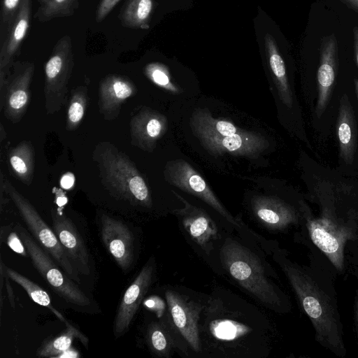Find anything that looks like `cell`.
<instances>
[{
	"label": "cell",
	"instance_id": "obj_42",
	"mask_svg": "<svg viewBox=\"0 0 358 358\" xmlns=\"http://www.w3.org/2000/svg\"><path fill=\"white\" fill-rule=\"evenodd\" d=\"M12 231L11 226H4L1 227L0 229V243L1 244L3 241L6 237V235H8L10 232V231Z\"/></svg>",
	"mask_w": 358,
	"mask_h": 358
},
{
	"label": "cell",
	"instance_id": "obj_25",
	"mask_svg": "<svg viewBox=\"0 0 358 358\" xmlns=\"http://www.w3.org/2000/svg\"><path fill=\"white\" fill-rule=\"evenodd\" d=\"M264 45L269 66L272 71L278 94L283 103L289 108L293 103L284 60L278 50L276 42L270 34L264 36Z\"/></svg>",
	"mask_w": 358,
	"mask_h": 358
},
{
	"label": "cell",
	"instance_id": "obj_28",
	"mask_svg": "<svg viewBox=\"0 0 358 358\" xmlns=\"http://www.w3.org/2000/svg\"><path fill=\"white\" fill-rule=\"evenodd\" d=\"M76 338H78L86 348H88L87 338L73 324H71L66 326V329L59 334L45 340L37 349L36 355L38 357H52L60 355L71 348Z\"/></svg>",
	"mask_w": 358,
	"mask_h": 358
},
{
	"label": "cell",
	"instance_id": "obj_10",
	"mask_svg": "<svg viewBox=\"0 0 358 358\" xmlns=\"http://www.w3.org/2000/svg\"><path fill=\"white\" fill-rule=\"evenodd\" d=\"M303 216L301 229L306 235L308 244L313 246L324 256L333 266L338 275L346 276L350 273V266L346 257L348 241L326 227L314 216L307 204L299 200Z\"/></svg>",
	"mask_w": 358,
	"mask_h": 358
},
{
	"label": "cell",
	"instance_id": "obj_16",
	"mask_svg": "<svg viewBox=\"0 0 358 358\" xmlns=\"http://www.w3.org/2000/svg\"><path fill=\"white\" fill-rule=\"evenodd\" d=\"M172 192L184 204L182 208L175 209L173 213L178 217L191 240L210 255L220 238L216 223L203 209L191 204L173 190Z\"/></svg>",
	"mask_w": 358,
	"mask_h": 358
},
{
	"label": "cell",
	"instance_id": "obj_41",
	"mask_svg": "<svg viewBox=\"0 0 358 358\" xmlns=\"http://www.w3.org/2000/svg\"><path fill=\"white\" fill-rule=\"evenodd\" d=\"M353 39H354V48L356 62L358 66V27L353 28Z\"/></svg>",
	"mask_w": 358,
	"mask_h": 358
},
{
	"label": "cell",
	"instance_id": "obj_11",
	"mask_svg": "<svg viewBox=\"0 0 358 358\" xmlns=\"http://www.w3.org/2000/svg\"><path fill=\"white\" fill-rule=\"evenodd\" d=\"M165 298L171 324L183 343L196 353H201L199 321L203 301L172 289H166Z\"/></svg>",
	"mask_w": 358,
	"mask_h": 358
},
{
	"label": "cell",
	"instance_id": "obj_36",
	"mask_svg": "<svg viewBox=\"0 0 358 358\" xmlns=\"http://www.w3.org/2000/svg\"><path fill=\"white\" fill-rule=\"evenodd\" d=\"M7 244L9 248L17 254L26 257L28 253L17 233L14 230L11 231L7 236Z\"/></svg>",
	"mask_w": 358,
	"mask_h": 358
},
{
	"label": "cell",
	"instance_id": "obj_21",
	"mask_svg": "<svg viewBox=\"0 0 358 358\" xmlns=\"http://www.w3.org/2000/svg\"><path fill=\"white\" fill-rule=\"evenodd\" d=\"M136 87L127 77L110 74L99 85V108L107 120L116 118L123 102L135 94Z\"/></svg>",
	"mask_w": 358,
	"mask_h": 358
},
{
	"label": "cell",
	"instance_id": "obj_7",
	"mask_svg": "<svg viewBox=\"0 0 358 358\" xmlns=\"http://www.w3.org/2000/svg\"><path fill=\"white\" fill-rule=\"evenodd\" d=\"M164 178L171 185L192 194L218 213L241 235L256 241L259 234L238 218L234 217L219 201L203 177L183 159L169 161L164 171Z\"/></svg>",
	"mask_w": 358,
	"mask_h": 358
},
{
	"label": "cell",
	"instance_id": "obj_22",
	"mask_svg": "<svg viewBox=\"0 0 358 358\" xmlns=\"http://www.w3.org/2000/svg\"><path fill=\"white\" fill-rule=\"evenodd\" d=\"M337 135L340 157L345 164H351L357 148V127L353 108L345 94L340 99Z\"/></svg>",
	"mask_w": 358,
	"mask_h": 358
},
{
	"label": "cell",
	"instance_id": "obj_17",
	"mask_svg": "<svg viewBox=\"0 0 358 358\" xmlns=\"http://www.w3.org/2000/svg\"><path fill=\"white\" fill-rule=\"evenodd\" d=\"M203 147L213 155L225 153L249 158H257L269 146L263 136L245 131L231 136H199Z\"/></svg>",
	"mask_w": 358,
	"mask_h": 358
},
{
	"label": "cell",
	"instance_id": "obj_19",
	"mask_svg": "<svg viewBox=\"0 0 358 358\" xmlns=\"http://www.w3.org/2000/svg\"><path fill=\"white\" fill-rule=\"evenodd\" d=\"M338 64V43L334 34L322 38L320 43V65L317 70L318 97L316 115L320 117L324 112L334 85Z\"/></svg>",
	"mask_w": 358,
	"mask_h": 358
},
{
	"label": "cell",
	"instance_id": "obj_39",
	"mask_svg": "<svg viewBox=\"0 0 358 358\" xmlns=\"http://www.w3.org/2000/svg\"><path fill=\"white\" fill-rule=\"evenodd\" d=\"M74 183V176L71 173L64 174L61 179V186L65 189L71 188Z\"/></svg>",
	"mask_w": 358,
	"mask_h": 358
},
{
	"label": "cell",
	"instance_id": "obj_29",
	"mask_svg": "<svg viewBox=\"0 0 358 358\" xmlns=\"http://www.w3.org/2000/svg\"><path fill=\"white\" fill-rule=\"evenodd\" d=\"M6 272L10 280L20 285L35 303L50 310L66 326L71 324L62 313L53 307L50 296L45 290L26 276L6 265Z\"/></svg>",
	"mask_w": 358,
	"mask_h": 358
},
{
	"label": "cell",
	"instance_id": "obj_3",
	"mask_svg": "<svg viewBox=\"0 0 358 358\" xmlns=\"http://www.w3.org/2000/svg\"><path fill=\"white\" fill-rule=\"evenodd\" d=\"M228 236L220 247V258L228 275L262 306L278 313L292 310L287 294L275 282L278 276L261 255L256 243L248 244L244 237Z\"/></svg>",
	"mask_w": 358,
	"mask_h": 358
},
{
	"label": "cell",
	"instance_id": "obj_14",
	"mask_svg": "<svg viewBox=\"0 0 358 358\" xmlns=\"http://www.w3.org/2000/svg\"><path fill=\"white\" fill-rule=\"evenodd\" d=\"M155 274V260L152 257L142 267L122 297L113 322V329L115 338L124 336L128 331L141 303L153 282Z\"/></svg>",
	"mask_w": 358,
	"mask_h": 358
},
{
	"label": "cell",
	"instance_id": "obj_37",
	"mask_svg": "<svg viewBox=\"0 0 358 358\" xmlns=\"http://www.w3.org/2000/svg\"><path fill=\"white\" fill-rule=\"evenodd\" d=\"M346 257L348 264L358 267V239L350 240L346 246Z\"/></svg>",
	"mask_w": 358,
	"mask_h": 358
},
{
	"label": "cell",
	"instance_id": "obj_24",
	"mask_svg": "<svg viewBox=\"0 0 358 358\" xmlns=\"http://www.w3.org/2000/svg\"><path fill=\"white\" fill-rule=\"evenodd\" d=\"M192 134L199 136H231L245 131L231 122L214 118L206 109L198 108L190 117Z\"/></svg>",
	"mask_w": 358,
	"mask_h": 358
},
{
	"label": "cell",
	"instance_id": "obj_15",
	"mask_svg": "<svg viewBox=\"0 0 358 358\" xmlns=\"http://www.w3.org/2000/svg\"><path fill=\"white\" fill-rule=\"evenodd\" d=\"M251 208L257 221L270 231L282 232L303 224L300 206L296 208L275 196H255Z\"/></svg>",
	"mask_w": 358,
	"mask_h": 358
},
{
	"label": "cell",
	"instance_id": "obj_20",
	"mask_svg": "<svg viewBox=\"0 0 358 358\" xmlns=\"http://www.w3.org/2000/svg\"><path fill=\"white\" fill-rule=\"evenodd\" d=\"M166 129L167 119L163 114L151 108H143L130 122L131 143L145 151L152 152Z\"/></svg>",
	"mask_w": 358,
	"mask_h": 358
},
{
	"label": "cell",
	"instance_id": "obj_2",
	"mask_svg": "<svg viewBox=\"0 0 358 358\" xmlns=\"http://www.w3.org/2000/svg\"><path fill=\"white\" fill-rule=\"evenodd\" d=\"M308 246L310 248L309 264L293 260L275 241L268 255L283 272L302 311L310 321L317 343L335 356L344 358L348 350L335 285L338 273L324 256L313 246Z\"/></svg>",
	"mask_w": 358,
	"mask_h": 358
},
{
	"label": "cell",
	"instance_id": "obj_33",
	"mask_svg": "<svg viewBox=\"0 0 358 358\" xmlns=\"http://www.w3.org/2000/svg\"><path fill=\"white\" fill-rule=\"evenodd\" d=\"M22 0H2L0 11V41L8 32L21 4Z\"/></svg>",
	"mask_w": 358,
	"mask_h": 358
},
{
	"label": "cell",
	"instance_id": "obj_32",
	"mask_svg": "<svg viewBox=\"0 0 358 358\" xmlns=\"http://www.w3.org/2000/svg\"><path fill=\"white\" fill-rule=\"evenodd\" d=\"M146 76L157 86L173 93L179 94L180 90L171 80L168 68L163 64L154 62L145 67Z\"/></svg>",
	"mask_w": 358,
	"mask_h": 358
},
{
	"label": "cell",
	"instance_id": "obj_30",
	"mask_svg": "<svg viewBox=\"0 0 358 358\" xmlns=\"http://www.w3.org/2000/svg\"><path fill=\"white\" fill-rule=\"evenodd\" d=\"M79 5V0H38L34 18L39 22H47L55 18L71 17Z\"/></svg>",
	"mask_w": 358,
	"mask_h": 358
},
{
	"label": "cell",
	"instance_id": "obj_23",
	"mask_svg": "<svg viewBox=\"0 0 358 358\" xmlns=\"http://www.w3.org/2000/svg\"><path fill=\"white\" fill-rule=\"evenodd\" d=\"M145 339L150 351L158 357H169L176 347L182 350L180 342L182 341L169 319L152 322L147 327Z\"/></svg>",
	"mask_w": 358,
	"mask_h": 358
},
{
	"label": "cell",
	"instance_id": "obj_40",
	"mask_svg": "<svg viewBox=\"0 0 358 358\" xmlns=\"http://www.w3.org/2000/svg\"><path fill=\"white\" fill-rule=\"evenodd\" d=\"M55 194L57 196V204L59 206H64L67 201V199H66L65 194L60 189L55 188Z\"/></svg>",
	"mask_w": 358,
	"mask_h": 358
},
{
	"label": "cell",
	"instance_id": "obj_1",
	"mask_svg": "<svg viewBox=\"0 0 358 358\" xmlns=\"http://www.w3.org/2000/svg\"><path fill=\"white\" fill-rule=\"evenodd\" d=\"M273 332L262 311L229 289L216 288L203 301L199 333L204 357H266Z\"/></svg>",
	"mask_w": 358,
	"mask_h": 358
},
{
	"label": "cell",
	"instance_id": "obj_9",
	"mask_svg": "<svg viewBox=\"0 0 358 358\" xmlns=\"http://www.w3.org/2000/svg\"><path fill=\"white\" fill-rule=\"evenodd\" d=\"M97 227L101 241L107 252L126 274L136 266L140 243L134 227L124 220L99 211Z\"/></svg>",
	"mask_w": 358,
	"mask_h": 358
},
{
	"label": "cell",
	"instance_id": "obj_5",
	"mask_svg": "<svg viewBox=\"0 0 358 358\" xmlns=\"http://www.w3.org/2000/svg\"><path fill=\"white\" fill-rule=\"evenodd\" d=\"M24 245L33 266L52 289L73 310L87 314L101 313L93 296L82 289L19 223L14 227Z\"/></svg>",
	"mask_w": 358,
	"mask_h": 358
},
{
	"label": "cell",
	"instance_id": "obj_35",
	"mask_svg": "<svg viewBox=\"0 0 358 358\" xmlns=\"http://www.w3.org/2000/svg\"><path fill=\"white\" fill-rule=\"evenodd\" d=\"M350 273L353 275L356 280V289L353 305V327L355 338L358 343V267L350 266Z\"/></svg>",
	"mask_w": 358,
	"mask_h": 358
},
{
	"label": "cell",
	"instance_id": "obj_44",
	"mask_svg": "<svg viewBox=\"0 0 358 358\" xmlns=\"http://www.w3.org/2000/svg\"><path fill=\"white\" fill-rule=\"evenodd\" d=\"M354 84H355V93H356L357 100H358V80L357 79L354 80Z\"/></svg>",
	"mask_w": 358,
	"mask_h": 358
},
{
	"label": "cell",
	"instance_id": "obj_12",
	"mask_svg": "<svg viewBox=\"0 0 358 358\" xmlns=\"http://www.w3.org/2000/svg\"><path fill=\"white\" fill-rule=\"evenodd\" d=\"M34 69V64L31 62H15L5 85L0 88L1 108L4 116L13 123L20 121L29 106Z\"/></svg>",
	"mask_w": 358,
	"mask_h": 358
},
{
	"label": "cell",
	"instance_id": "obj_38",
	"mask_svg": "<svg viewBox=\"0 0 358 358\" xmlns=\"http://www.w3.org/2000/svg\"><path fill=\"white\" fill-rule=\"evenodd\" d=\"M6 268V266H5ZM5 285L6 289V292L8 295V299L10 302V306L13 308H15V294L13 292V289L11 286L10 282V278L7 275L6 272H5Z\"/></svg>",
	"mask_w": 358,
	"mask_h": 358
},
{
	"label": "cell",
	"instance_id": "obj_13",
	"mask_svg": "<svg viewBox=\"0 0 358 358\" xmlns=\"http://www.w3.org/2000/svg\"><path fill=\"white\" fill-rule=\"evenodd\" d=\"M52 229L80 278L94 273L93 259L76 225L58 209L51 210Z\"/></svg>",
	"mask_w": 358,
	"mask_h": 358
},
{
	"label": "cell",
	"instance_id": "obj_4",
	"mask_svg": "<svg viewBox=\"0 0 358 358\" xmlns=\"http://www.w3.org/2000/svg\"><path fill=\"white\" fill-rule=\"evenodd\" d=\"M94 155L103 183L113 196L135 206L152 207L149 188L126 155L109 143H101L97 145Z\"/></svg>",
	"mask_w": 358,
	"mask_h": 358
},
{
	"label": "cell",
	"instance_id": "obj_8",
	"mask_svg": "<svg viewBox=\"0 0 358 358\" xmlns=\"http://www.w3.org/2000/svg\"><path fill=\"white\" fill-rule=\"evenodd\" d=\"M73 66L72 40L69 35H64L54 45L44 66L45 108L48 114L57 112L65 103Z\"/></svg>",
	"mask_w": 358,
	"mask_h": 358
},
{
	"label": "cell",
	"instance_id": "obj_34",
	"mask_svg": "<svg viewBox=\"0 0 358 358\" xmlns=\"http://www.w3.org/2000/svg\"><path fill=\"white\" fill-rule=\"evenodd\" d=\"M120 0H99L96 13V22H101L113 10Z\"/></svg>",
	"mask_w": 358,
	"mask_h": 358
},
{
	"label": "cell",
	"instance_id": "obj_26",
	"mask_svg": "<svg viewBox=\"0 0 358 358\" xmlns=\"http://www.w3.org/2000/svg\"><path fill=\"white\" fill-rule=\"evenodd\" d=\"M154 0H126L118 15L124 27L148 29L154 8Z\"/></svg>",
	"mask_w": 358,
	"mask_h": 358
},
{
	"label": "cell",
	"instance_id": "obj_43",
	"mask_svg": "<svg viewBox=\"0 0 358 358\" xmlns=\"http://www.w3.org/2000/svg\"><path fill=\"white\" fill-rule=\"evenodd\" d=\"M349 8L358 13V0H341Z\"/></svg>",
	"mask_w": 358,
	"mask_h": 358
},
{
	"label": "cell",
	"instance_id": "obj_6",
	"mask_svg": "<svg viewBox=\"0 0 358 358\" xmlns=\"http://www.w3.org/2000/svg\"><path fill=\"white\" fill-rule=\"evenodd\" d=\"M1 184L13 201L29 231L62 270L76 282L83 285L82 278L69 259L53 229L41 218L30 202L1 173Z\"/></svg>",
	"mask_w": 358,
	"mask_h": 358
},
{
	"label": "cell",
	"instance_id": "obj_18",
	"mask_svg": "<svg viewBox=\"0 0 358 358\" xmlns=\"http://www.w3.org/2000/svg\"><path fill=\"white\" fill-rule=\"evenodd\" d=\"M31 0H22L19 10L8 32L0 41V88L11 73L15 57L28 32L31 16Z\"/></svg>",
	"mask_w": 358,
	"mask_h": 358
},
{
	"label": "cell",
	"instance_id": "obj_31",
	"mask_svg": "<svg viewBox=\"0 0 358 358\" xmlns=\"http://www.w3.org/2000/svg\"><path fill=\"white\" fill-rule=\"evenodd\" d=\"M87 99L85 86L77 87L72 91L66 113V128L68 131H73L78 127L85 115Z\"/></svg>",
	"mask_w": 358,
	"mask_h": 358
},
{
	"label": "cell",
	"instance_id": "obj_27",
	"mask_svg": "<svg viewBox=\"0 0 358 358\" xmlns=\"http://www.w3.org/2000/svg\"><path fill=\"white\" fill-rule=\"evenodd\" d=\"M34 149L30 142L22 141L9 153L12 172L25 185H30L34 172Z\"/></svg>",
	"mask_w": 358,
	"mask_h": 358
}]
</instances>
